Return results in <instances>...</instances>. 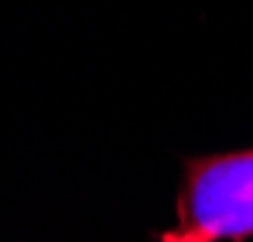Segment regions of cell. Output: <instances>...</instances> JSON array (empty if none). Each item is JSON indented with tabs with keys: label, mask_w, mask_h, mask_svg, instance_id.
<instances>
[{
	"label": "cell",
	"mask_w": 253,
	"mask_h": 242,
	"mask_svg": "<svg viewBox=\"0 0 253 242\" xmlns=\"http://www.w3.org/2000/svg\"><path fill=\"white\" fill-rule=\"evenodd\" d=\"M240 239H253V147L188 161L178 218L161 242Z\"/></svg>",
	"instance_id": "obj_1"
}]
</instances>
